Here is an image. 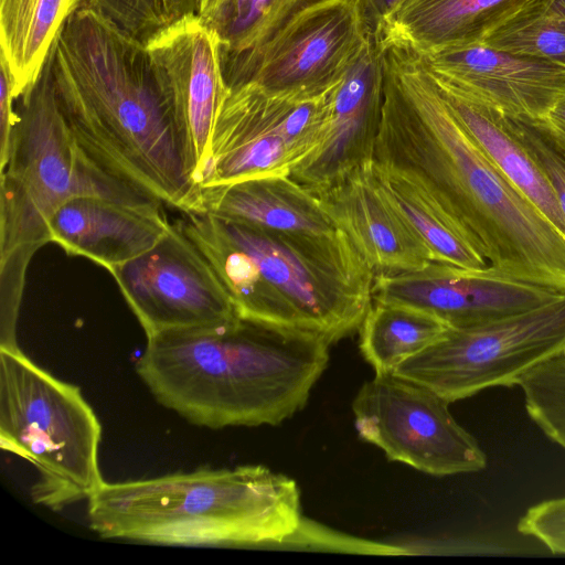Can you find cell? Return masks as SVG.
I'll list each match as a JSON object with an SVG mask.
<instances>
[{
    "mask_svg": "<svg viewBox=\"0 0 565 565\" xmlns=\"http://www.w3.org/2000/svg\"><path fill=\"white\" fill-rule=\"evenodd\" d=\"M373 161L426 192L491 268L565 288V237L476 146L402 46L385 50Z\"/></svg>",
    "mask_w": 565,
    "mask_h": 565,
    "instance_id": "1",
    "label": "cell"
},
{
    "mask_svg": "<svg viewBox=\"0 0 565 565\" xmlns=\"http://www.w3.org/2000/svg\"><path fill=\"white\" fill-rule=\"evenodd\" d=\"M62 113L102 168L182 212L201 189L192 143L163 95L146 44L82 6L51 51Z\"/></svg>",
    "mask_w": 565,
    "mask_h": 565,
    "instance_id": "2",
    "label": "cell"
},
{
    "mask_svg": "<svg viewBox=\"0 0 565 565\" xmlns=\"http://www.w3.org/2000/svg\"><path fill=\"white\" fill-rule=\"evenodd\" d=\"M329 347L238 317L147 338L136 370L161 405L195 425H278L306 405Z\"/></svg>",
    "mask_w": 565,
    "mask_h": 565,
    "instance_id": "3",
    "label": "cell"
},
{
    "mask_svg": "<svg viewBox=\"0 0 565 565\" xmlns=\"http://www.w3.org/2000/svg\"><path fill=\"white\" fill-rule=\"evenodd\" d=\"M207 260L241 318L330 345L353 334L373 300L374 273L341 230H268L202 211L175 221Z\"/></svg>",
    "mask_w": 565,
    "mask_h": 565,
    "instance_id": "4",
    "label": "cell"
},
{
    "mask_svg": "<svg viewBox=\"0 0 565 565\" xmlns=\"http://www.w3.org/2000/svg\"><path fill=\"white\" fill-rule=\"evenodd\" d=\"M99 536L180 546L289 542L303 518L296 481L262 465L105 482L88 499Z\"/></svg>",
    "mask_w": 565,
    "mask_h": 565,
    "instance_id": "5",
    "label": "cell"
},
{
    "mask_svg": "<svg viewBox=\"0 0 565 565\" xmlns=\"http://www.w3.org/2000/svg\"><path fill=\"white\" fill-rule=\"evenodd\" d=\"M15 113L0 169V287L9 296H22L28 265L51 242L50 220L68 200L160 201L106 171L79 146L58 104L51 53Z\"/></svg>",
    "mask_w": 565,
    "mask_h": 565,
    "instance_id": "6",
    "label": "cell"
},
{
    "mask_svg": "<svg viewBox=\"0 0 565 565\" xmlns=\"http://www.w3.org/2000/svg\"><path fill=\"white\" fill-rule=\"evenodd\" d=\"M99 420L79 387L19 349H0V446L33 465L32 500L52 510L89 499L104 483Z\"/></svg>",
    "mask_w": 565,
    "mask_h": 565,
    "instance_id": "7",
    "label": "cell"
},
{
    "mask_svg": "<svg viewBox=\"0 0 565 565\" xmlns=\"http://www.w3.org/2000/svg\"><path fill=\"white\" fill-rule=\"evenodd\" d=\"M335 86L315 94L269 93L252 82L230 88L198 174L200 189L290 175L324 141Z\"/></svg>",
    "mask_w": 565,
    "mask_h": 565,
    "instance_id": "8",
    "label": "cell"
},
{
    "mask_svg": "<svg viewBox=\"0 0 565 565\" xmlns=\"http://www.w3.org/2000/svg\"><path fill=\"white\" fill-rule=\"evenodd\" d=\"M565 353V295L543 306L471 328H447L392 373L449 403L494 386H518L540 363Z\"/></svg>",
    "mask_w": 565,
    "mask_h": 565,
    "instance_id": "9",
    "label": "cell"
},
{
    "mask_svg": "<svg viewBox=\"0 0 565 565\" xmlns=\"http://www.w3.org/2000/svg\"><path fill=\"white\" fill-rule=\"evenodd\" d=\"M449 402L394 373H375L352 402L354 427L388 460L433 476L481 471L487 456L451 415Z\"/></svg>",
    "mask_w": 565,
    "mask_h": 565,
    "instance_id": "10",
    "label": "cell"
},
{
    "mask_svg": "<svg viewBox=\"0 0 565 565\" xmlns=\"http://www.w3.org/2000/svg\"><path fill=\"white\" fill-rule=\"evenodd\" d=\"M372 32L362 0H315L224 79L228 88L252 82L269 93H319L340 81Z\"/></svg>",
    "mask_w": 565,
    "mask_h": 565,
    "instance_id": "11",
    "label": "cell"
},
{
    "mask_svg": "<svg viewBox=\"0 0 565 565\" xmlns=\"http://www.w3.org/2000/svg\"><path fill=\"white\" fill-rule=\"evenodd\" d=\"M109 273L147 338L239 317L207 260L175 222L156 246Z\"/></svg>",
    "mask_w": 565,
    "mask_h": 565,
    "instance_id": "12",
    "label": "cell"
},
{
    "mask_svg": "<svg viewBox=\"0 0 565 565\" xmlns=\"http://www.w3.org/2000/svg\"><path fill=\"white\" fill-rule=\"evenodd\" d=\"M565 295V288L491 268L430 262L396 275L376 276L373 300L425 311L448 328H471L523 312Z\"/></svg>",
    "mask_w": 565,
    "mask_h": 565,
    "instance_id": "13",
    "label": "cell"
},
{
    "mask_svg": "<svg viewBox=\"0 0 565 565\" xmlns=\"http://www.w3.org/2000/svg\"><path fill=\"white\" fill-rule=\"evenodd\" d=\"M417 56L435 82L510 116L544 118L565 96L564 66L482 42L443 46Z\"/></svg>",
    "mask_w": 565,
    "mask_h": 565,
    "instance_id": "14",
    "label": "cell"
},
{
    "mask_svg": "<svg viewBox=\"0 0 565 565\" xmlns=\"http://www.w3.org/2000/svg\"><path fill=\"white\" fill-rule=\"evenodd\" d=\"M145 44L159 86L192 143L199 174L217 109L230 89L217 35L192 13Z\"/></svg>",
    "mask_w": 565,
    "mask_h": 565,
    "instance_id": "15",
    "label": "cell"
},
{
    "mask_svg": "<svg viewBox=\"0 0 565 565\" xmlns=\"http://www.w3.org/2000/svg\"><path fill=\"white\" fill-rule=\"evenodd\" d=\"M385 82L384 49L372 32L339 81L322 145L290 177L313 193L373 161Z\"/></svg>",
    "mask_w": 565,
    "mask_h": 565,
    "instance_id": "16",
    "label": "cell"
},
{
    "mask_svg": "<svg viewBox=\"0 0 565 565\" xmlns=\"http://www.w3.org/2000/svg\"><path fill=\"white\" fill-rule=\"evenodd\" d=\"M352 241L374 276L420 269L431 257L381 192L373 161L315 193Z\"/></svg>",
    "mask_w": 565,
    "mask_h": 565,
    "instance_id": "17",
    "label": "cell"
},
{
    "mask_svg": "<svg viewBox=\"0 0 565 565\" xmlns=\"http://www.w3.org/2000/svg\"><path fill=\"white\" fill-rule=\"evenodd\" d=\"M160 201L126 203L98 196L65 202L50 220L51 242L108 271L156 246L171 224Z\"/></svg>",
    "mask_w": 565,
    "mask_h": 565,
    "instance_id": "18",
    "label": "cell"
},
{
    "mask_svg": "<svg viewBox=\"0 0 565 565\" xmlns=\"http://www.w3.org/2000/svg\"><path fill=\"white\" fill-rule=\"evenodd\" d=\"M530 0H398L382 18L375 36L383 47L416 54L457 44L480 43Z\"/></svg>",
    "mask_w": 565,
    "mask_h": 565,
    "instance_id": "19",
    "label": "cell"
},
{
    "mask_svg": "<svg viewBox=\"0 0 565 565\" xmlns=\"http://www.w3.org/2000/svg\"><path fill=\"white\" fill-rule=\"evenodd\" d=\"M194 211L281 232L332 236L341 231L319 198L290 175L201 188Z\"/></svg>",
    "mask_w": 565,
    "mask_h": 565,
    "instance_id": "20",
    "label": "cell"
},
{
    "mask_svg": "<svg viewBox=\"0 0 565 565\" xmlns=\"http://www.w3.org/2000/svg\"><path fill=\"white\" fill-rule=\"evenodd\" d=\"M434 83L476 146L565 237V216L556 195L541 168L510 129L505 115L451 87Z\"/></svg>",
    "mask_w": 565,
    "mask_h": 565,
    "instance_id": "21",
    "label": "cell"
},
{
    "mask_svg": "<svg viewBox=\"0 0 565 565\" xmlns=\"http://www.w3.org/2000/svg\"><path fill=\"white\" fill-rule=\"evenodd\" d=\"M85 0H0V60L18 99L39 79L63 25Z\"/></svg>",
    "mask_w": 565,
    "mask_h": 565,
    "instance_id": "22",
    "label": "cell"
},
{
    "mask_svg": "<svg viewBox=\"0 0 565 565\" xmlns=\"http://www.w3.org/2000/svg\"><path fill=\"white\" fill-rule=\"evenodd\" d=\"M373 174L384 198L426 247L433 262L463 268L489 266L461 237L439 206L416 183L374 161Z\"/></svg>",
    "mask_w": 565,
    "mask_h": 565,
    "instance_id": "23",
    "label": "cell"
},
{
    "mask_svg": "<svg viewBox=\"0 0 565 565\" xmlns=\"http://www.w3.org/2000/svg\"><path fill=\"white\" fill-rule=\"evenodd\" d=\"M436 317L416 308L372 300L360 326V351L375 373H392L447 330Z\"/></svg>",
    "mask_w": 565,
    "mask_h": 565,
    "instance_id": "24",
    "label": "cell"
},
{
    "mask_svg": "<svg viewBox=\"0 0 565 565\" xmlns=\"http://www.w3.org/2000/svg\"><path fill=\"white\" fill-rule=\"evenodd\" d=\"M315 0H225L206 20L217 35L223 74L254 55L299 9Z\"/></svg>",
    "mask_w": 565,
    "mask_h": 565,
    "instance_id": "25",
    "label": "cell"
},
{
    "mask_svg": "<svg viewBox=\"0 0 565 565\" xmlns=\"http://www.w3.org/2000/svg\"><path fill=\"white\" fill-rule=\"evenodd\" d=\"M482 43L565 67V0H530Z\"/></svg>",
    "mask_w": 565,
    "mask_h": 565,
    "instance_id": "26",
    "label": "cell"
},
{
    "mask_svg": "<svg viewBox=\"0 0 565 565\" xmlns=\"http://www.w3.org/2000/svg\"><path fill=\"white\" fill-rule=\"evenodd\" d=\"M146 43L181 18L196 13L198 0H85L84 4Z\"/></svg>",
    "mask_w": 565,
    "mask_h": 565,
    "instance_id": "27",
    "label": "cell"
},
{
    "mask_svg": "<svg viewBox=\"0 0 565 565\" xmlns=\"http://www.w3.org/2000/svg\"><path fill=\"white\" fill-rule=\"evenodd\" d=\"M504 115L510 129L546 177L565 216V142L543 118Z\"/></svg>",
    "mask_w": 565,
    "mask_h": 565,
    "instance_id": "28",
    "label": "cell"
},
{
    "mask_svg": "<svg viewBox=\"0 0 565 565\" xmlns=\"http://www.w3.org/2000/svg\"><path fill=\"white\" fill-rule=\"evenodd\" d=\"M516 530L541 542L552 554L565 555V497L530 507L519 519Z\"/></svg>",
    "mask_w": 565,
    "mask_h": 565,
    "instance_id": "29",
    "label": "cell"
},
{
    "mask_svg": "<svg viewBox=\"0 0 565 565\" xmlns=\"http://www.w3.org/2000/svg\"><path fill=\"white\" fill-rule=\"evenodd\" d=\"M0 169L4 166L10 143V136L17 119L12 89V78L0 60Z\"/></svg>",
    "mask_w": 565,
    "mask_h": 565,
    "instance_id": "30",
    "label": "cell"
},
{
    "mask_svg": "<svg viewBox=\"0 0 565 565\" xmlns=\"http://www.w3.org/2000/svg\"><path fill=\"white\" fill-rule=\"evenodd\" d=\"M398 0H362L367 24L374 31L382 18Z\"/></svg>",
    "mask_w": 565,
    "mask_h": 565,
    "instance_id": "31",
    "label": "cell"
},
{
    "mask_svg": "<svg viewBox=\"0 0 565 565\" xmlns=\"http://www.w3.org/2000/svg\"><path fill=\"white\" fill-rule=\"evenodd\" d=\"M547 126L565 141V96L543 118Z\"/></svg>",
    "mask_w": 565,
    "mask_h": 565,
    "instance_id": "32",
    "label": "cell"
},
{
    "mask_svg": "<svg viewBox=\"0 0 565 565\" xmlns=\"http://www.w3.org/2000/svg\"><path fill=\"white\" fill-rule=\"evenodd\" d=\"M225 0H198V15L202 20L210 18Z\"/></svg>",
    "mask_w": 565,
    "mask_h": 565,
    "instance_id": "33",
    "label": "cell"
},
{
    "mask_svg": "<svg viewBox=\"0 0 565 565\" xmlns=\"http://www.w3.org/2000/svg\"><path fill=\"white\" fill-rule=\"evenodd\" d=\"M0 345H2V347H13V345H3V344H1V343H0ZM15 345H18V343H17V344H14V347H15Z\"/></svg>",
    "mask_w": 565,
    "mask_h": 565,
    "instance_id": "34",
    "label": "cell"
},
{
    "mask_svg": "<svg viewBox=\"0 0 565 565\" xmlns=\"http://www.w3.org/2000/svg\"><path fill=\"white\" fill-rule=\"evenodd\" d=\"M564 141V140H563ZM565 142V141H564Z\"/></svg>",
    "mask_w": 565,
    "mask_h": 565,
    "instance_id": "35",
    "label": "cell"
}]
</instances>
